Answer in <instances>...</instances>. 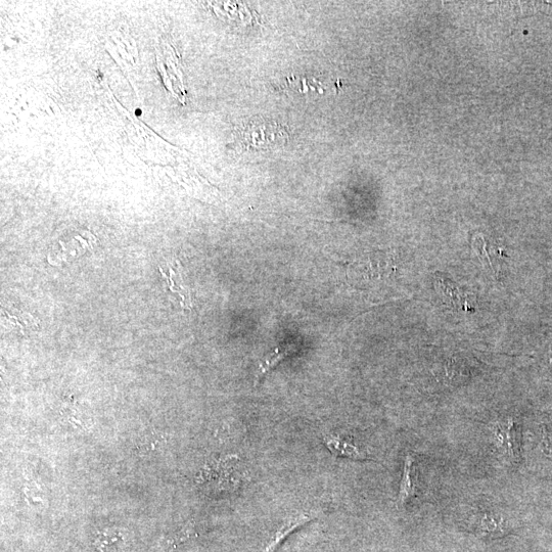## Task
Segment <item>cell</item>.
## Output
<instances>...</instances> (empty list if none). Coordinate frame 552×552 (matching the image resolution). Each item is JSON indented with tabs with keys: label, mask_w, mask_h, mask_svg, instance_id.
<instances>
[{
	"label": "cell",
	"mask_w": 552,
	"mask_h": 552,
	"mask_svg": "<svg viewBox=\"0 0 552 552\" xmlns=\"http://www.w3.org/2000/svg\"><path fill=\"white\" fill-rule=\"evenodd\" d=\"M234 138V144L242 150L261 151L284 146L290 140V133L283 124L258 118L239 126Z\"/></svg>",
	"instance_id": "1"
},
{
	"label": "cell",
	"mask_w": 552,
	"mask_h": 552,
	"mask_svg": "<svg viewBox=\"0 0 552 552\" xmlns=\"http://www.w3.org/2000/svg\"><path fill=\"white\" fill-rule=\"evenodd\" d=\"M496 447L512 464L518 463L521 452L519 423L513 417H504L492 424Z\"/></svg>",
	"instance_id": "2"
},
{
	"label": "cell",
	"mask_w": 552,
	"mask_h": 552,
	"mask_svg": "<svg viewBox=\"0 0 552 552\" xmlns=\"http://www.w3.org/2000/svg\"><path fill=\"white\" fill-rule=\"evenodd\" d=\"M418 494V474L416 468V458L408 452L404 458L402 479L400 482L399 493L397 497L398 508L404 506Z\"/></svg>",
	"instance_id": "3"
},
{
	"label": "cell",
	"mask_w": 552,
	"mask_h": 552,
	"mask_svg": "<svg viewBox=\"0 0 552 552\" xmlns=\"http://www.w3.org/2000/svg\"><path fill=\"white\" fill-rule=\"evenodd\" d=\"M324 442L330 452L336 457L349 458L352 460L372 459L365 450L341 436L333 434L326 435L324 436Z\"/></svg>",
	"instance_id": "4"
},
{
	"label": "cell",
	"mask_w": 552,
	"mask_h": 552,
	"mask_svg": "<svg viewBox=\"0 0 552 552\" xmlns=\"http://www.w3.org/2000/svg\"><path fill=\"white\" fill-rule=\"evenodd\" d=\"M474 525L476 529L485 535L501 534L506 529V520L499 513L482 511L475 515Z\"/></svg>",
	"instance_id": "5"
},
{
	"label": "cell",
	"mask_w": 552,
	"mask_h": 552,
	"mask_svg": "<svg viewBox=\"0 0 552 552\" xmlns=\"http://www.w3.org/2000/svg\"><path fill=\"white\" fill-rule=\"evenodd\" d=\"M291 352L292 348L289 346L278 347L270 352L259 365L256 382L289 356Z\"/></svg>",
	"instance_id": "6"
},
{
	"label": "cell",
	"mask_w": 552,
	"mask_h": 552,
	"mask_svg": "<svg viewBox=\"0 0 552 552\" xmlns=\"http://www.w3.org/2000/svg\"><path fill=\"white\" fill-rule=\"evenodd\" d=\"M312 520L309 516H299L288 521L282 529L276 533L270 542L266 552L273 551L289 534Z\"/></svg>",
	"instance_id": "7"
},
{
	"label": "cell",
	"mask_w": 552,
	"mask_h": 552,
	"mask_svg": "<svg viewBox=\"0 0 552 552\" xmlns=\"http://www.w3.org/2000/svg\"><path fill=\"white\" fill-rule=\"evenodd\" d=\"M123 537L118 532L102 533L95 545L101 552H120Z\"/></svg>",
	"instance_id": "8"
},
{
	"label": "cell",
	"mask_w": 552,
	"mask_h": 552,
	"mask_svg": "<svg viewBox=\"0 0 552 552\" xmlns=\"http://www.w3.org/2000/svg\"><path fill=\"white\" fill-rule=\"evenodd\" d=\"M161 446V436L156 433H150L143 436L140 440V449L144 452H150Z\"/></svg>",
	"instance_id": "9"
}]
</instances>
